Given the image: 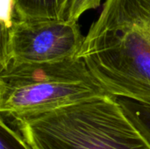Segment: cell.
<instances>
[{
    "mask_svg": "<svg viewBox=\"0 0 150 149\" xmlns=\"http://www.w3.org/2000/svg\"><path fill=\"white\" fill-rule=\"evenodd\" d=\"M77 57L107 93L150 105V0H105Z\"/></svg>",
    "mask_w": 150,
    "mask_h": 149,
    "instance_id": "1",
    "label": "cell"
},
{
    "mask_svg": "<svg viewBox=\"0 0 150 149\" xmlns=\"http://www.w3.org/2000/svg\"><path fill=\"white\" fill-rule=\"evenodd\" d=\"M9 120L32 149H150L108 93Z\"/></svg>",
    "mask_w": 150,
    "mask_h": 149,
    "instance_id": "2",
    "label": "cell"
},
{
    "mask_svg": "<svg viewBox=\"0 0 150 149\" xmlns=\"http://www.w3.org/2000/svg\"><path fill=\"white\" fill-rule=\"evenodd\" d=\"M106 93L78 57L44 63H9L0 68V113L9 119Z\"/></svg>",
    "mask_w": 150,
    "mask_h": 149,
    "instance_id": "3",
    "label": "cell"
},
{
    "mask_svg": "<svg viewBox=\"0 0 150 149\" xmlns=\"http://www.w3.org/2000/svg\"><path fill=\"white\" fill-rule=\"evenodd\" d=\"M84 37L77 22L20 20L1 40L0 68L9 63H44L76 58Z\"/></svg>",
    "mask_w": 150,
    "mask_h": 149,
    "instance_id": "4",
    "label": "cell"
},
{
    "mask_svg": "<svg viewBox=\"0 0 150 149\" xmlns=\"http://www.w3.org/2000/svg\"><path fill=\"white\" fill-rule=\"evenodd\" d=\"M68 0H15L22 19H59Z\"/></svg>",
    "mask_w": 150,
    "mask_h": 149,
    "instance_id": "5",
    "label": "cell"
},
{
    "mask_svg": "<svg viewBox=\"0 0 150 149\" xmlns=\"http://www.w3.org/2000/svg\"><path fill=\"white\" fill-rule=\"evenodd\" d=\"M120 105L150 144V105L117 97Z\"/></svg>",
    "mask_w": 150,
    "mask_h": 149,
    "instance_id": "6",
    "label": "cell"
},
{
    "mask_svg": "<svg viewBox=\"0 0 150 149\" xmlns=\"http://www.w3.org/2000/svg\"><path fill=\"white\" fill-rule=\"evenodd\" d=\"M0 149H32L11 122L0 116Z\"/></svg>",
    "mask_w": 150,
    "mask_h": 149,
    "instance_id": "7",
    "label": "cell"
},
{
    "mask_svg": "<svg viewBox=\"0 0 150 149\" xmlns=\"http://www.w3.org/2000/svg\"><path fill=\"white\" fill-rule=\"evenodd\" d=\"M100 3L101 0H68L59 19L77 22L83 13L91 9L98 8Z\"/></svg>",
    "mask_w": 150,
    "mask_h": 149,
    "instance_id": "8",
    "label": "cell"
}]
</instances>
